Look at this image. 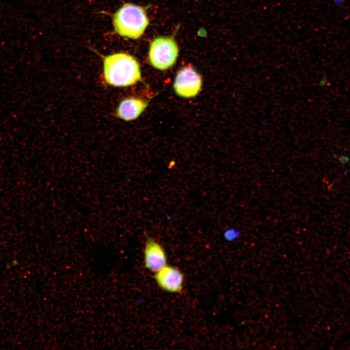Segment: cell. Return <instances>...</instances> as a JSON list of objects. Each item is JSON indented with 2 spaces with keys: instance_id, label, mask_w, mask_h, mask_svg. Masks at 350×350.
Wrapping results in <instances>:
<instances>
[{
  "instance_id": "1",
  "label": "cell",
  "mask_w": 350,
  "mask_h": 350,
  "mask_svg": "<svg viewBox=\"0 0 350 350\" xmlns=\"http://www.w3.org/2000/svg\"><path fill=\"white\" fill-rule=\"evenodd\" d=\"M104 78L106 83L116 87H126L143 83L140 66L132 55L118 52L104 58Z\"/></svg>"
},
{
  "instance_id": "2",
  "label": "cell",
  "mask_w": 350,
  "mask_h": 350,
  "mask_svg": "<svg viewBox=\"0 0 350 350\" xmlns=\"http://www.w3.org/2000/svg\"><path fill=\"white\" fill-rule=\"evenodd\" d=\"M113 22L119 35L132 39L140 38L149 24L144 10L130 3L123 5L114 15Z\"/></svg>"
},
{
  "instance_id": "3",
  "label": "cell",
  "mask_w": 350,
  "mask_h": 350,
  "mask_svg": "<svg viewBox=\"0 0 350 350\" xmlns=\"http://www.w3.org/2000/svg\"><path fill=\"white\" fill-rule=\"evenodd\" d=\"M178 51L177 45L173 37H158L151 44L148 60L155 68L164 70L175 64Z\"/></svg>"
},
{
  "instance_id": "4",
  "label": "cell",
  "mask_w": 350,
  "mask_h": 350,
  "mask_svg": "<svg viewBox=\"0 0 350 350\" xmlns=\"http://www.w3.org/2000/svg\"><path fill=\"white\" fill-rule=\"evenodd\" d=\"M201 86L200 75L191 66L184 67L178 71L174 84L176 94L187 98L196 96Z\"/></svg>"
},
{
  "instance_id": "5",
  "label": "cell",
  "mask_w": 350,
  "mask_h": 350,
  "mask_svg": "<svg viewBox=\"0 0 350 350\" xmlns=\"http://www.w3.org/2000/svg\"><path fill=\"white\" fill-rule=\"evenodd\" d=\"M154 277L158 286L164 291L171 293L182 291L184 277L176 267L166 264L155 272Z\"/></svg>"
},
{
  "instance_id": "6",
  "label": "cell",
  "mask_w": 350,
  "mask_h": 350,
  "mask_svg": "<svg viewBox=\"0 0 350 350\" xmlns=\"http://www.w3.org/2000/svg\"><path fill=\"white\" fill-rule=\"evenodd\" d=\"M144 264L148 270L156 272L167 264V255L162 245L151 237H147L143 252Z\"/></svg>"
},
{
  "instance_id": "7",
  "label": "cell",
  "mask_w": 350,
  "mask_h": 350,
  "mask_svg": "<svg viewBox=\"0 0 350 350\" xmlns=\"http://www.w3.org/2000/svg\"><path fill=\"white\" fill-rule=\"evenodd\" d=\"M150 100H144L135 97L125 98L119 104L116 115L118 118L126 121L136 120L147 107Z\"/></svg>"
},
{
  "instance_id": "8",
  "label": "cell",
  "mask_w": 350,
  "mask_h": 350,
  "mask_svg": "<svg viewBox=\"0 0 350 350\" xmlns=\"http://www.w3.org/2000/svg\"><path fill=\"white\" fill-rule=\"evenodd\" d=\"M334 157L338 159L339 162L343 164H346L348 163L349 157L348 155L343 154L334 155Z\"/></svg>"
},
{
  "instance_id": "9",
  "label": "cell",
  "mask_w": 350,
  "mask_h": 350,
  "mask_svg": "<svg viewBox=\"0 0 350 350\" xmlns=\"http://www.w3.org/2000/svg\"><path fill=\"white\" fill-rule=\"evenodd\" d=\"M328 82V79L326 76H324L319 82V85L321 87H324L326 85Z\"/></svg>"
},
{
  "instance_id": "10",
  "label": "cell",
  "mask_w": 350,
  "mask_h": 350,
  "mask_svg": "<svg viewBox=\"0 0 350 350\" xmlns=\"http://www.w3.org/2000/svg\"><path fill=\"white\" fill-rule=\"evenodd\" d=\"M342 0H334V2L336 4H340L342 2Z\"/></svg>"
}]
</instances>
